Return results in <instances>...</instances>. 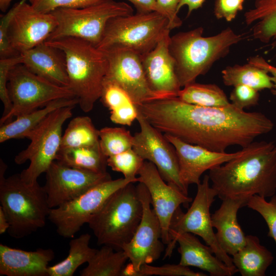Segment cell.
Returning a JSON list of instances; mask_svg holds the SVG:
<instances>
[{
  "label": "cell",
  "instance_id": "cell-1",
  "mask_svg": "<svg viewBox=\"0 0 276 276\" xmlns=\"http://www.w3.org/2000/svg\"><path fill=\"white\" fill-rule=\"evenodd\" d=\"M137 109L162 133L219 152L233 146L246 147L274 127L264 114L245 111L231 103L224 107H205L173 97L145 103Z\"/></svg>",
  "mask_w": 276,
  "mask_h": 276
},
{
  "label": "cell",
  "instance_id": "cell-2",
  "mask_svg": "<svg viewBox=\"0 0 276 276\" xmlns=\"http://www.w3.org/2000/svg\"><path fill=\"white\" fill-rule=\"evenodd\" d=\"M243 148L240 155L209 170L212 187L221 200L271 197L276 192V144L254 141Z\"/></svg>",
  "mask_w": 276,
  "mask_h": 276
},
{
  "label": "cell",
  "instance_id": "cell-3",
  "mask_svg": "<svg viewBox=\"0 0 276 276\" xmlns=\"http://www.w3.org/2000/svg\"><path fill=\"white\" fill-rule=\"evenodd\" d=\"M203 28L181 32L171 36L169 49L181 87L195 82L205 74L217 60L223 58L231 48L243 39V36L227 27L211 36H202Z\"/></svg>",
  "mask_w": 276,
  "mask_h": 276
},
{
  "label": "cell",
  "instance_id": "cell-4",
  "mask_svg": "<svg viewBox=\"0 0 276 276\" xmlns=\"http://www.w3.org/2000/svg\"><path fill=\"white\" fill-rule=\"evenodd\" d=\"M47 43L64 54L69 88L79 100L81 110L87 112L101 97L108 69L103 51L90 42L74 37H64Z\"/></svg>",
  "mask_w": 276,
  "mask_h": 276
},
{
  "label": "cell",
  "instance_id": "cell-5",
  "mask_svg": "<svg viewBox=\"0 0 276 276\" xmlns=\"http://www.w3.org/2000/svg\"><path fill=\"white\" fill-rule=\"evenodd\" d=\"M7 167L1 159L0 207L9 222L8 234L21 239L45 225L51 209L43 187L26 183L20 173L5 178Z\"/></svg>",
  "mask_w": 276,
  "mask_h": 276
},
{
  "label": "cell",
  "instance_id": "cell-6",
  "mask_svg": "<svg viewBox=\"0 0 276 276\" xmlns=\"http://www.w3.org/2000/svg\"><path fill=\"white\" fill-rule=\"evenodd\" d=\"M134 183L113 193L87 223L99 245L122 250L133 236L143 210Z\"/></svg>",
  "mask_w": 276,
  "mask_h": 276
},
{
  "label": "cell",
  "instance_id": "cell-7",
  "mask_svg": "<svg viewBox=\"0 0 276 276\" xmlns=\"http://www.w3.org/2000/svg\"><path fill=\"white\" fill-rule=\"evenodd\" d=\"M168 26V19L157 12L117 16L108 21L97 48L129 51L142 56L155 48L169 30Z\"/></svg>",
  "mask_w": 276,
  "mask_h": 276
},
{
  "label": "cell",
  "instance_id": "cell-8",
  "mask_svg": "<svg viewBox=\"0 0 276 276\" xmlns=\"http://www.w3.org/2000/svg\"><path fill=\"white\" fill-rule=\"evenodd\" d=\"M57 26L48 40L74 37L97 47L108 21L112 18L132 14V8L125 2L102 0L80 8H61L51 12Z\"/></svg>",
  "mask_w": 276,
  "mask_h": 276
},
{
  "label": "cell",
  "instance_id": "cell-9",
  "mask_svg": "<svg viewBox=\"0 0 276 276\" xmlns=\"http://www.w3.org/2000/svg\"><path fill=\"white\" fill-rule=\"evenodd\" d=\"M75 107L59 108L51 112L29 135L28 146L14 158L17 165L30 161L27 168L20 173L21 179L28 185L37 182L40 175L45 173L55 160L61 145L62 126L72 116Z\"/></svg>",
  "mask_w": 276,
  "mask_h": 276
},
{
  "label": "cell",
  "instance_id": "cell-10",
  "mask_svg": "<svg viewBox=\"0 0 276 276\" xmlns=\"http://www.w3.org/2000/svg\"><path fill=\"white\" fill-rule=\"evenodd\" d=\"M8 89L12 104L10 112L2 117L0 126L23 115L46 106L62 98L76 97L68 87L55 85L29 71L22 64L10 71Z\"/></svg>",
  "mask_w": 276,
  "mask_h": 276
},
{
  "label": "cell",
  "instance_id": "cell-11",
  "mask_svg": "<svg viewBox=\"0 0 276 276\" xmlns=\"http://www.w3.org/2000/svg\"><path fill=\"white\" fill-rule=\"evenodd\" d=\"M136 182L125 177L103 182L75 199L51 209L48 218L59 235L73 238L113 193L130 182Z\"/></svg>",
  "mask_w": 276,
  "mask_h": 276
},
{
  "label": "cell",
  "instance_id": "cell-12",
  "mask_svg": "<svg viewBox=\"0 0 276 276\" xmlns=\"http://www.w3.org/2000/svg\"><path fill=\"white\" fill-rule=\"evenodd\" d=\"M209 175H205L198 183L194 199L188 211L183 213L179 207L175 211L170 224L171 238L175 235L189 233L202 238L215 256L231 267H236L232 258L219 244L212 224L210 208L217 196L216 190L210 186ZM170 244V243H169Z\"/></svg>",
  "mask_w": 276,
  "mask_h": 276
},
{
  "label": "cell",
  "instance_id": "cell-13",
  "mask_svg": "<svg viewBox=\"0 0 276 276\" xmlns=\"http://www.w3.org/2000/svg\"><path fill=\"white\" fill-rule=\"evenodd\" d=\"M136 187L143 204V215L133 236L122 248L130 262L124 267L122 276H137L143 265L158 259L164 250L160 224L151 208L148 190L141 182Z\"/></svg>",
  "mask_w": 276,
  "mask_h": 276
},
{
  "label": "cell",
  "instance_id": "cell-14",
  "mask_svg": "<svg viewBox=\"0 0 276 276\" xmlns=\"http://www.w3.org/2000/svg\"><path fill=\"white\" fill-rule=\"evenodd\" d=\"M136 120L140 131L133 135L132 149L144 160L153 163L167 183L188 195V189L180 179L178 157L174 146L139 111Z\"/></svg>",
  "mask_w": 276,
  "mask_h": 276
},
{
  "label": "cell",
  "instance_id": "cell-15",
  "mask_svg": "<svg viewBox=\"0 0 276 276\" xmlns=\"http://www.w3.org/2000/svg\"><path fill=\"white\" fill-rule=\"evenodd\" d=\"M108 62L105 81L113 82L122 88L136 106L153 100L163 99L153 92L147 82L141 56L122 50L102 51Z\"/></svg>",
  "mask_w": 276,
  "mask_h": 276
},
{
  "label": "cell",
  "instance_id": "cell-16",
  "mask_svg": "<svg viewBox=\"0 0 276 276\" xmlns=\"http://www.w3.org/2000/svg\"><path fill=\"white\" fill-rule=\"evenodd\" d=\"M111 177L107 172L96 173L70 167L54 161L45 172L43 188L50 209L61 205Z\"/></svg>",
  "mask_w": 276,
  "mask_h": 276
},
{
  "label": "cell",
  "instance_id": "cell-17",
  "mask_svg": "<svg viewBox=\"0 0 276 276\" xmlns=\"http://www.w3.org/2000/svg\"><path fill=\"white\" fill-rule=\"evenodd\" d=\"M137 175V182L143 183L148 190L152 208L160 224L162 240L168 245L171 242L169 229L175 211L181 204L188 206L192 198L166 183L150 162L144 161Z\"/></svg>",
  "mask_w": 276,
  "mask_h": 276
},
{
  "label": "cell",
  "instance_id": "cell-18",
  "mask_svg": "<svg viewBox=\"0 0 276 276\" xmlns=\"http://www.w3.org/2000/svg\"><path fill=\"white\" fill-rule=\"evenodd\" d=\"M9 29L12 48L20 54L44 42L57 26L55 16L35 9L26 0L16 3Z\"/></svg>",
  "mask_w": 276,
  "mask_h": 276
},
{
  "label": "cell",
  "instance_id": "cell-19",
  "mask_svg": "<svg viewBox=\"0 0 276 276\" xmlns=\"http://www.w3.org/2000/svg\"><path fill=\"white\" fill-rule=\"evenodd\" d=\"M174 146L177 153L180 180L188 189L192 184L200 182L202 174L233 159L244 152V148L233 153L219 152L186 143L169 134H164Z\"/></svg>",
  "mask_w": 276,
  "mask_h": 276
},
{
  "label": "cell",
  "instance_id": "cell-20",
  "mask_svg": "<svg viewBox=\"0 0 276 276\" xmlns=\"http://www.w3.org/2000/svg\"><path fill=\"white\" fill-rule=\"evenodd\" d=\"M170 32V30H167L153 49L141 56L150 89L163 98L177 97L181 89L169 49Z\"/></svg>",
  "mask_w": 276,
  "mask_h": 276
},
{
  "label": "cell",
  "instance_id": "cell-21",
  "mask_svg": "<svg viewBox=\"0 0 276 276\" xmlns=\"http://www.w3.org/2000/svg\"><path fill=\"white\" fill-rule=\"evenodd\" d=\"M176 243L180 255L179 264L193 266L206 271L212 276H231L238 272L236 267L228 266L214 254L212 248L203 244L191 233H185L171 237L164 259L171 257Z\"/></svg>",
  "mask_w": 276,
  "mask_h": 276
},
{
  "label": "cell",
  "instance_id": "cell-22",
  "mask_svg": "<svg viewBox=\"0 0 276 276\" xmlns=\"http://www.w3.org/2000/svg\"><path fill=\"white\" fill-rule=\"evenodd\" d=\"M55 257L50 248L26 251L0 244V275L48 276L49 263Z\"/></svg>",
  "mask_w": 276,
  "mask_h": 276
},
{
  "label": "cell",
  "instance_id": "cell-23",
  "mask_svg": "<svg viewBox=\"0 0 276 276\" xmlns=\"http://www.w3.org/2000/svg\"><path fill=\"white\" fill-rule=\"evenodd\" d=\"M45 42L20 53L22 63L29 71L58 86L69 87L64 55ZM69 88V87H68Z\"/></svg>",
  "mask_w": 276,
  "mask_h": 276
},
{
  "label": "cell",
  "instance_id": "cell-24",
  "mask_svg": "<svg viewBox=\"0 0 276 276\" xmlns=\"http://www.w3.org/2000/svg\"><path fill=\"white\" fill-rule=\"evenodd\" d=\"M220 208L211 215L212 224L217 229V241L229 255H234L246 243L244 235L237 220L239 209L246 205L247 200L225 198Z\"/></svg>",
  "mask_w": 276,
  "mask_h": 276
},
{
  "label": "cell",
  "instance_id": "cell-25",
  "mask_svg": "<svg viewBox=\"0 0 276 276\" xmlns=\"http://www.w3.org/2000/svg\"><path fill=\"white\" fill-rule=\"evenodd\" d=\"M78 104L77 97L59 98L42 108L17 117L14 121L1 126L0 143L11 139H28L30 134L51 112L63 107H75Z\"/></svg>",
  "mask_w": 276,
  "mask_h": 276
},
{
  "label": "cell",
  "instance_id": "cell-26",
  "mask_svg": "<svg viewBox=\"0 0 276 276\" xmlns=\"http://www.w3.org/2000/svg\"><path fill=\"white\" fill-rule=\"evenodd\" d=\"M232 256L234 265L242 276L265 275L274 258L258 237L252 235L246 236L245 245Z\"/></svg>",
  "mask_w": 276,
  "mask_h": 276
},
{
  "label": "cell",
  "instance_id": "cell-27",
  "mask_svg": "<svg viewBox=\"0 0 276 276\" xmlns=\"http://www.w3.org/2000/svg\"><path fill=\"white\" fill-rule=\"evenodd\" d=\"M244 20L251 26L255 39L276 49V0H256L245 13Z\"/></svg>",
  "mask_w": 276,
  "mask_h": 276
},
{
  "label": "cell",
  "instance_id": "cell-28",
  "mask_svg": "<svg viewBox=\"0 0 276 276\" xmlns=\"http://www.w3.org/2000/svg\"><path fill=\"white\" fill-rule=\"evenodd\" d=\"M110 112L111 121L117 124L131 126L137 119L139 110L129 95L116 84L104 81L101 97Z\"/></svg>",
  "mask_w": 276,
  "mask_h": 276
},
{
  "label": "cell",
  "instance_id": "cell-29",
  "mask_svg": "<svg viewBox=\"0 0 276 276\" xmlns=\"http://www.w3.org/2000/svg\"><path fill=\"white\" fill-rule=\"evenodd\" d=\"M107 158L99 146L61 149L55 160L70 167L104 173L107 172Z\"/></svg>",
  "mask_w": 276,
  "mask_h": 276
},
{
  "label": "cell",
  "instance_id": "cell-30",
  "mask_svg": "<svg viewBox=\"0 0 276 276\" xmlns=\"http://www.w3.org/2000/svg\"><path fill=\"white\" fill-rule=\"evenodd\" d=\"M90 238L91 236L85 233L72 239L67 256L61 262L49 266L48 276H72L79 266L88 263L97 250L89 246Z\"/></svg>",
  "mask_w": 276,
  "mask_h": 276
},
{
  "label": "cell",
  "instance_id": "cell-31",
  "mask_svg": "<svg viewBox=\"0 0 276 276\" xmlns=\"http://www.w3.org/2000/svg\"><path fill=\"white\" fill-rule=\"evenodd\" d=\"M103 245L80 272L81 276H120L128 259L123 250Z\"/></svg>",
  "mask_w": 276,
  "mask_h": 276
},
{
  "label": "cell",
  "instance_id": "cell-32",
  "mask_svg": "<svg viewBox=\"0 0 276 276\" xmlns=\"http://www.w3.org/2000/svg\"><path fill=\"white\" fill-rule=\"evenodd\" d=\"M223 83L226 86L244 85L258 90L271 89L273 83L265 70L249 63L227 66L221 72Z\"/></svg>",
  "mask_w": 276,
  "mask_h": 276
},
{
  "label": "cell",
  "instance_id": "cell-33",
  "mask_svg": "<svg viewBox=\"0 0 276 276\" xmlns=\"http://www.w3.org/2000/svg\"><path fill=\"white\" fill-rule=\"evenodd\" d=\"M99 130L88 116H78L68 123L61 142V149L99 147Z\"/></svg>",
  "mask_w": 276,
  "mask_h": 276
},
{
  "label": "cell",
  "instance_id": "cell-34",
  "mask_svg": "<svg viewBox=\"0 0 276 276\" xmlns=\"http://www.w3.org/2000/svg\"><path fill=\"white\" fill-rule=\"evenodd\" d=\"M177 97L186 103L205 107H221L231 104L224 91L215 84H189L179 90Z\"/></svg>",
  "mask_w": 276,
  "mask_h": 276
},
{
  "label": "cell",
  "instance_id": "cell-35",
  "mask_svg": "<svg viewBox=\"0 0 276 276\" xmlns=\"http://www.w3.org/2000/svg\"><path fill=\"white\" fill-rule=\"evenodd\" d=\"M133 135L123 127H105L99 130V146L108 157L132 148Z\"/></svg>",
  "mask_w": 276,
  "mask_h": 276
},
{
  "label": "cell",
  "instance_id": "cell-36",
  "mask_svg": "<svg viewBox=\"0 0 276 276\" xmlns=\"http://www.w3.org/2000/svg\"><path fill=\"white\" fill-rule=\"evenodd\" d=\"M144 161L132 148L107 158V166L112 170L121 173L124 177L135 180L137 182L136 175L138 174Z\"/></svg>",
  "mask_w": 276,
  "mask_h": 276
},
{
  "label": "cell",
  "instance_id": "cell-37",
  "mask_svg": "<svg viewBox=\"0 0 276 276\" xmlns=\"http://www.w3.org/2000/svg\"><path fill=\"white\" fill-rule=\"evenodd\" d=\"M246 205L264 218L268 227V236L276 243V195L272 196L269 201L264 197L254 195L248 199Z\"/></svg>",
  "mask_w": 276,
  "mask_h": 276
},
{
  "label": "cell",
  "instance_id": "cell-38",
  "mask_svg": "<svg viewBox=\"0 0 276 276\" xmlns=\"http://www.w3.org/2000/svg\"><path fill=\"white\" fill-rule=\"evenodd\" d=\"M21 63L22 57L20 54L0 59V99L4 107L2 117L7 115L12 107L8 89L10 72L15 66Z\"/></svg>",
  "mask_w": 276,
  "mask_h": 276
},
{
  "label": "cell",
  "instance_id": "cell-39",
  "mask_svg": "<svg viewBox=\"0 0 276 276\" xmlns=\"http://www.w3.org/2000/svg\"><path fill=\"white\" fill-rule=\"evenodd\" d=\"M205 276L201 272H195L187 266L178 264H165L160 266H153L149 264L143 265L137 272V276Z\"/></svg>",
  "mask_w": 276,
  "mask_h": 276
},
{
  "label": "cell",
  "instance_id": "cell-40",
  "mask_svg": "<svg viewBox=\"0 0 276 276\" xmlns=\"http://www.w3.org/2000/svg\"><path fill=\"white\" fill-rule=\"evenodd\" d=\"M102 0H28L38 11L49 13L61 8H80L98 3Z\"/></svg>",
  "mask_w": 276,
  "mask_h": 276
},
{
  "label": "cell",
  "instance_id": "cell-41",
  "mask_svg": "<svg viewBox=\"0 0 276 276\" xmlns=\"http://www.w3.org/2000/svg\"><path fill=\"white\" fill-rule=\"evenodd\" d=\"M259 98V90L248 86L238 85L234 86L229 99L235 107L244 110L258 105Z\"/></svg>",
  "mask_w": 276,
  "mask_h": 276
},
{
  "label": "cell",
  "instance_id": "cell-42",
  "mask_svg": "<svg viewBox=\"0 0 276 276\" xmlns=\"http://www.w3.org/2000/svg\"><path fill=\"white\" fill-rule=\"evenodd\" d=\"M14 12L13 7L6 14L3 15L0 21V57L5 58L18 54L12 47L9 37V25Z\"/></svg>",
  "mask_w": 276,
  "mask_h": 276
},
{
  "label": "cell",
  "instance_id": "cell-43",
  "mask_svg": "<svg viewBox=\"0 0 276 276\" xmlns=\"http://www.w3.org/2000/svg\"><path fill=\"white\" fill-rule=\"evenodd\" d=\"M245 0H216L214 15L217 19L231 21L235 18L238 12L243 9Z\"/></svg>",
  "mask_w": 276,
  "mask_h": 276
},
{
  "label": "cell",
  "instance_id": "cell-44",
  "mask_svg": "<svg viewBox=\"0 0 276 276\" xmlns=\"http://www.w3.org/2000/svg\"><path fill=\"white\" fill-rule=\"evenodd\" d=\"M180 1V0H156L157 12L168 19V28L170 31L179 27L182 24L181 20L177 15V8Z\"/></svg>",
  "mask_w": 276,
  "mask_h": 276
},
{
  "label": "cell",
  "instance_id": "cell-45",
  "mask_svg": "<svg viewBox=\"0 0 276 276\" xmlns=\"http://www.w3.org/2000/svg\"><path fill=\"white\" fill-rule=\"evenodd\" d=\"M248 62L267 72L270 76L271 80L273 83V87L271 89V93L276 96V66L270 64L263 57L259 56L250 57Z\"/></svg>",
  "mask_w": 276,
  "mask_h": 276
},
{
  "label": "cell",
  "instance_id": "cell-46",
  "mask_svg": "<svg viewBox=\"0 0 276 276\" xmlns=\"http://www.w3.org/2000/svg\"><path fill=\"white\" fill-rule=\"evenodd\" d=\"M131 3L136 9V12L146 13L157 12L156 0H127Z\"/></svg>",
  "mask_w": 276,
  "mask_h": 276
},
{
  "label": "cell",
  "instance_id": "cell-47",
  "mask_svg": "<svg viewBox=\"0 0 276 276\" xmlns=\"http://www.w3.org/2000/svg\"><path fill=\"white\" fill-rule=\"evenodd\" d=\"M205 0H180L178 6L177 11L179 12V10L183 6H187L188 7V15H190V14L195 10L200 8Z\"/></svg>",
  "mask_w": 276,
  "mask_h": 276
},
{
  "label": "cell",
  "instance_id": "cell-48",
  "mask_svg": "<svg viewBox=\"0 0 276 276\" xmlns=\"http://www.w3.org/2000/svg\"><path fill=\"white\" fill-rule=\"evenodd\" d=\"M10 226L8 219L3 209L0 207V234H4Z\"/></svg>",
  "mask_w": 276,
  "mask_h": 276
},
{
  "label": "cell",
  "instance_id": "cell-49",
  "mask_svg": "<svg viewBox=\"0 0 276 276\" xmlns=\"http://www.w3.org/2000/svg\"><path fill=\"white\" fill-rule=\"evenodd\" d=\"M12 0H0V9L2 12H6L8 9Z\"/></svg>",
  "mask_w": 276,
  "mask_h": 276
}]
</instances>
